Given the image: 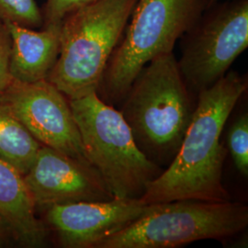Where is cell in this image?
Returning a JSON list of instances; mask_svg holds the SVG:
<instances>
[{
    "mask_svg": "<svg viewBox=\"0 0 248 248\" xmlns=\"http://www.w3.org/2000/svg\"><path fill=\"white\" fill-rule=\"evenodd\" d=\"M137 0H97L62 19L60 50L47 80L68 98L97 92Z\"/></svg>",
    "mask_w": 248,
    "mask_h": 248,
    "instance_id": "cell-3",
    "label": "cell"
},
{
    "mask_svg": "<svg viewBox=\"0 0 248 248\" xmlns=\"http://www.w3.org/2000/svg\"><path fill=\"white\" fill-rule=\"evenodd\" d=\"M97 0H46L42 13L45 27L60 26L62 19L75 9Z\"/></svg>",
    "mask_w": 248,
    "mask_h": 248,
    "instance_id": "cell-16",
    "label": "cell"
},
{
    "mask_svg": "<svg viewBox=\"0 0 248 248\" xmlns=\"http://www.w3.org/2000/svg\"><path fill=\"white\" fill-rule=\"evenodd\" d=\"M11 39L5 24L0 23V93L6 90L13 78L9 70Z\"/></svg>",
    "mask_w": 248,
    "mask_h": 248,
    "instance_id": "cell-17",
    "label": "cell"
},
{
    "mask_svg": "<svg viewBox=\"0 0 248 248\" xmlns=\"http://www.w3.org/2000/svg\"><path fill=\"white\" fill-rule=\"evenodd\" d=\"M41 146L0 98V159L24 176L32 166Z\"/></svg>",
    "mask_w": 248,
    "mask_h": 248,
    "instance_id": "cell-13",
    "label": "cell"
},
{
    "mask_svg": "<svg viewBox=\"0 0 248 248\" xmlns=\"http://www.w3.org/2000/svg\"><path fill=\"white\" fill-rule=\"evenodd\" d=\"M204 9V0H137L108 62L98 97L111 106L121 103L139 72L154 58L172 53Z\"/></svg>",
    "mask_w": 248,
    "mask_h": 248,
    "instance_id": "cell-4",
    "label": "cell"
},
{
    "mask_svg": "<svg viewBox=\"0 0 248 248\" xmlns=\"http://www.w3.org/2000/svg\"><path fill=\"white\" fill-rule=\"evenodd\" d=\"M0 98L41 144L91 165L68 98L51 82L13 79Z\"/></svg>",
    "mask_w": 248,
    "mask_h": 248,
    "instance_id": "cell-8",
    "label": "cell"
},
{
    "mask_svg": "<svg viewBox=\"0 0 248 248\" xmlns=\"http://www.w3.org/2000/svg\"><path fill=\"white\" fill-rule=\"evenodd\" d=\"M8 232L11 233L7 222H5L3 217L0 215V246H1L2 242L5 239Z\"/></svg>",
    "mask_w": 248,
    "mask_h": 248,
    "instance_id": "cell-18",
    "label": "cell"
},
{
    "mask_svg": "<svg viewBox=\"0 0 248 248\" xmlns=\"http://www.w3.org/2000/svg\"><path fill=\"white\" fill-rule=\"evenodd\" d=\"M68 102L89 162L114 198L141 199L164 169L138 148L121 111L97 92Z\"/></svg>",
    "mask_w": 248,
    "mask_h": 248,
    "instance_id": "cell-5",
    "label": "cell"
},
{
    "mask_svg": "<svg viewBox=\"0 0 248 248\" xmlns=\"http://www.w3.org/2000/svg\"><path fill=\"white\" fill-rule=\"evenodd\" d=\"M248 89V79L235 71L197 95L191 122L175 158L147 186L140 199L145 204L181 200L227 202L222 184L226 150L222 130L232 109Z\"/></svg>",
    "mask_w": 248,
    "mask_h": 248,
    "instance_id": "cell-1",
    "label": "cell"
},
{
    "mask_svg": "<svg viewBox=\"0 0 248 248\" xmlns=\"http://www.w3.org/2000/svg\"><path fill=\"white\" fill-rule=\"evenodd\" d=\"M11 39L9 70L13 79L33 83L48 78L60 50V26L41 31L6 23Z\"/></svg>",
    "mask_w": 248,
    "mask_h": 248,
    "instance_id": "cell-11",
    "label": "cell"
},
{
    "mask_svg": "<svg viewBox=\"0 0 248 248\" xmlns=\"http://www.w3.org/2000/svg\"><path fill=\"white\" fill-rule=\"evenodd\" d=\"M35 207L23 175L0 159V215L15 239L30 248L45 246L48 236L46 227L36 218Z\"/></svg>",
    "mask_w": 248,
    "mask_h": 248,
    "instance_id": "cell-12",
    "label": "cell"
},
{
    "mask_svg": "<svg viewBox=\"0 0 248 248\" xmlns=\"http://www.w3.org/2000/svg\"><path fill=\"white\" fill-rule=\"evenodd\" d=\"M23 177L35 206L49 208L58 204L115 199L93 166L45 145L41 146Z\"/></svg>",
    "mask_w": 248,
    "mask_h": 248,
    "instance_id": "cell-9",
    "label": "cell"
},
{
    "mask_svg": "<svg viewBox=\"0 0 248 248\" xmlns=\"http://www.w3.org/2000/svg\"><path fill=\"white\" fill-rule=\"evenodd\" d=\"M248 225L245 204L181 200L155 209L94 248H173L205 239L235 235Z\"/></svg>",
    "mask_w": 248,
    "mask_h": 248,
    "instance_id": "cell-6",
    "label": "cell"
},
{
    "mask_svg": "<svg viewBox=\"0 0 248 248\" xmlns=\"http://www.w3.org/2000/svg\"><path fill=\"white\" fill-rule=\"evenodd\" d=\"M155 205L140 199L58 204L47 209L46 219L63 247L94 248L101 240L152 212Z\"/></svg>",
    "mask_w": 248,
    "mask_h": 248,
    "instance_id": "cell-10",
    "label": "cell"
},
{
    "mask_svg": "<svg viewBox=\"0 0 248 248\" xmlns=\"http://www.w3.org/2000/svg\"><path fill=\"white\" fill-rule=\"evenodd\" d=\"M0 23L41 29L44 24L42 9L35 0H0Z\"/></svg>",
    "mask_w": 248,
    "mask_h": 248,
    "instance_id": "cell-14",
    "label": "cell"
},
{
    "mask_svg": "<svg viewBox=\"0 0 248 248\" xmlns=\"http://www.w3.org/2000/svg\"><path fill=\"white\" fill-rule=\"evenodd\" d=\"M218 1H220V0H204V3H205V9H206V8H208V7H210V6H212V5H213L214 3L218 2Z\"/></svg>",
    "mask_w": 248,
    "mask_h": 248,
    "instance_id": "cell-19",
    "label": "cell"
},
{
    "mask_svg": "<svg viewBox=\"0 0 248 248\" xmlns=\"http://www.w3.org/2000/svg\"><path fill=\"white\" fill-rule=\"evenodd\" d=\"M121 103L120 111L138 148L167 169L178 152L195 108L173 52L148 62Z\"/></svg>",
    "mask_w": 248,
    "mask_h": 248,
    "instance_id": "cell-2",
    "label": "cell"
},
{
    "mask_svg": "<svg viewBox=\"0 0 248 248\" xmlns=\"http://www.w3.org/2000/svg\"><path fill=\"white\" fill-rule=\"evenodd\" d=\"M228 146L234 166L240 173L248 175V115L242 114L231 126L228 133Z\"/></svg>",
    "mask_w": 248,
    "mask_h": 248,
    "instance_id": "cell-15",
    "label": "cell"
},
{
    "mask_svg": "<svg viewBox=\"0 0 248 248\" xmlns=\"http://www.w3.org/2000/svg\"><path fill=\"white\" fill-rule=\"evenodd\" d=\"M180 40L178 68L191 95L223 78L248 47V0H220L204 9Z\"/></svg>",
    "mask_w": 248,
    "mask_h": 248,
    "instance_id": "cell-7",
    "label": "cell"
}]
</instances>
